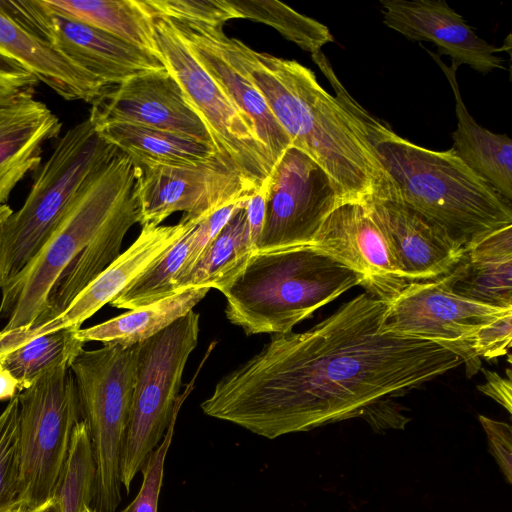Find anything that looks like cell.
<instances>
[{
	"mask_svg": "<svg viewBox=\"0 0 512 512\" xmlns=\"http://www.w3.org/2000/svg\"><path fill=\"white\" fill-rule=\"evenodd\" d=\"M387 302L365 292L311 329L273 334L222 377L203 412L275 439L356 417L368 419L462 364L435 343L381 329Z\"/></svg>",
	"mask_w": 512,
	"mask_h": 512,
	"instance_id": "1",
	"label": "cell"
},
{
	"mask_svg": "<svg viewBox=\"0 0 512 512\" xmlns=\"http://www.w3.org/2000/svg\"><path fill=\"white\" fill-rule=\"evenodd\" d=\"M215 36L231 64L243 73L294 146L329 175L344 203L393 198V186L366 136L365 126L319 84L312 70L295 60L254 51L228 37Z\"/></svg>",
	"mask_w": 512,
	"mask_h": 512,
	"instance_id": "2",
	"label": "cell"
},
{
	"mask_svg": "<svg viewBox=\"0 0 512 512\" xmlns=\"http://www.w3.org/2000/svg\"><path fill=\"white\" fill-rule=\"evenodd\" d=\"M366 136L392 186L393 198L441 228L464 249L512 225L511 202L451 148L434 151L398 136L372 117Z\"/></svg>",
	"mask_w": 512,
	"mask_h": 512,
	"instance_id": "3",
	"label": "cell"
},
{
	"mask_svg": "<svg viewBox=\"0 0 512 512\" xmlns=\"http://www.w3.org/2000/svg\"><path fill=\"white\" fill-rule=\"evenodd\" d=\"M361 277L311 247L255 252L221 291L225 315L246 335L284 334L350 288Z\"/></svg>",
	"mask_w": 512,
	"mask_h": 512,
	"instance_id": "4",
	"label": "cell"
},
{
	"mask_svg": "<svg viewBox=\"0 0 512 512\" xmlns=\"http://www.w3.org/2000/svg\"><path fill=\"white\" fill-rule=\"evenodd\" d=\"M135 198L133 162L119 151L84 180L36 257L0 288L1 331L28 328L65 267Z\"/></svg>",
	"mask_w": 512,
	"mask_h": 512,
	"instance_id": "5",
	"label": "cell"
},
{
	"mask_svg": "<svg viewBox=\"0 0 512 512\" xmlns=\"http://www.w3.org/2000/svg\"><path fill=\"white\" fill-rule=\"evenodd\" d=\"M119 151L88 118L58 140L23 206L0 221V288L36 257L84 180Z\"/></svg>",
	"mask_w": 512,
	"mask_h": 512,
	"instance_id": "6",
	"label": "cell"
},
{
	"mask_svg": "<svg viewBox=\"0 0 512 512\" xmlns=\"http://www.w3.org/2000/svg\"><path fill=\"white\" fill-rule=\"evenodd\" d=\"M138 344L82 349L70 364L96 467L93 507L115 512L121 501L120 462L129 423Z\"/></svg>",
	"mask_w": 512,
	"mask_h": 512,
	"instance_id": "7",
	"label": "cell"
},
{
	"mask_svg": "<svg viewBox=\"0 0 512 512\" xmlns=\"http://www.w3.org/2000/svg\"><path fill=\"white\" fill-rule=\"evenodd\" d=\"M198 336L199 314L192 310L138 344L137 379L120 462L121 484L127 493L193 388L179 395Z\"/></svg>",
	"mask_w": 512,
	"mask_h": 512,
	"instance_id": "8",
	"label": "cell"
},
{
	"mask_svg": "<svg viewBox=\"0 0 512 512\" xmlns=\"http://www.w3.org/2000/svg\"><path fill=\"white\" fill-rule=\"evenodd\" d=\"M148 14L158 57L205 123L217 155L236 170L254 194L266 185L276 164L252 122L198 63L172 22L165 16Z\"/></svg>",
	"mask_w": 512,
	"mask_h": 512,
	"instance_id": "9",
	"label": "cell"
},
{
	"mask_svg": "<svg viewBox=\"0 0 512 512\" xmlns=\"http://www.w3.org/2000/svg\"><path fill=\"white\" fill-rule=\"evenodd\" d=\"M18 397V501L37 508L52 499L74 427L82 420L70 365L46 370Z\"/></svg>",
	"mask_w": 512,
	"mask_h": 512,
	"instance_id": "10",
	"label": "cell"
},
{
	"mask_svg": "<svg viewBox=\"0 0 512 512\" xmlns=\"http://www.w3.org/2000/svg\"><path fill=\"white\" fill-rule=\"evenodd\" d=\"M512 309L494 307L465 298L452 289L446 275L409 282L387 302L383 331L429 341L458 355L467 377L482 368L472 343L480 327Z\"/></svg>",
	"mask_w": 512,
	"mask_h": 512,
	"instance_id": "11",
	"label": "cell"
},
{
	"mask_svg": "<svg viewBox=\"0 0 512 512\" xmlns=\"http://www.w3.org/2000/svg\"><path fill=\"white\" fill-rule=\"evenodd\" d=\"M342 204L333 181L309 155L290 146L266 183V213L256 252L310 247Z\"/></svg>",
	"mask_w": 512,
	"mask_h": 512,
	"instance_id": "12",
	"label": "cell"
},
{
	"mask_svg": "<svg viewBox=\"0 0 512 512\" xmlns=\"http://www.w3.org/2000/svg\"><path fill=\"white\" fill-rule=\"evenodd\" d=\"M142 227L160 225L174 212L205 218L253 193L218 155L196 164L169 165L131 160Z\"/></svg>",
	"mask_w": 512,
	"mask_h": 512,
	"instance_id": "13",
	"label": "cell"
},
{
	"mask_svg": "<svg viewBox=\"0 0 512 512\" xmlns=\"http://www.w3.org/2000/svg\"><path fill=\"white\" fill-rule=\"evenodd\" d=\"M27 30L102 83L116 85L138 74L165 69L160 58L93 26L59 16L42 0H0Z\"/></svg>",
	"mask_w": 512,
	"mask_h": 512,
	"instance_id": "14",
	"label": "cell"
},
{
	"mask_svg": "<svg viewBox=\"0 0 512 512\" xmlns=\"http://www.w3.org/2000/svg\"><path fill=\"white\" fill-rule=\"evenodd\" d=\"M88 119L95 129L111 123H131L212 143L205 123L166 68L105 86L91 102Z\"/></svg>",
	"mask_w": 512,
	"mask_h": 512,
	"instance_id": "15",
	"label": "cell"
},
{
	"mask_svg": "<svg viewBox=\"0 0 512 512\" xmlns=\"http://www.w3.org/2000/svg\"><path fill=\"white\" fill-rule=\"evenodd\" d=\"M311 248L345 265L367 293L389 302L408 284L376 219L372 203H344L323 222Z\"/></svg>",
	"mask_w": 512,
	"mask_h": 512,
	"instance_id": "16",
	"label": "cell"
},
{
	"mask_svg": "<svg viewBox=\"0 0 512 512\" xmlns=\"http://www.w3.org/2000/svg\"><path fill=\"white\" fill-rule=\"evenodd\" d=\"M383 22L412 41L434 43L440 55L458 68L467 65L486 74L503 69L497 48L480 38L466 20L443 0H382Z\"/></svg>",
	"mask_w": 512,
	"mask_h": 512,
	"instance_id": "17",
	"label": "cell"
},
{
	"mask_svg": "<svg viewBox=\"0 0 512 512\" xmlns=\"http://www.w3.org/2000/svg\"><path fill=\"white\" fill-rule=\"evenodd\" d=\"M206 218V217H205ZM204 218L183 215L175 225L142 227L137 239L71 302L55 319L33 329L19 332L21 342L61 329H80L84 321L149 269L160 256L192 226Z\"/></svg>",
	"mask_w": 512,
	"mask_h": 512,
	"instance_id": "18",
	"label": "cell"
},
{
	"mask_svg": "<svg viewBox=\"0 0 512 512\" xmlns=\"http://www.w3.org/2000/svg\"><path fill=\"white\" fill-rule=\"evenodd\" d=\"M371 203L397 266L408 283L444 276L461 259L465 249L415 210L395 200Z\"/></svg>",
	"mask_w": 512,
	"mask_h": 512,
	"instance_id": "19",
	"label": "cell"
},
{
	"mask_svg": "<svg viewBox=\"0 0 512 512\" xmlns=\"http://www.w3.org/2000/svg\"><path fill=\"white\" fill-rule=\"evenodd\" d=\"M62 123L33 88L0 91V205L42 159L44 144L57 138Z\"/></svg>",
	"mask_w": 512,
	"mask_h": 512,
	"instance_id": "20",
	"label": "cell"
},
{
	"mask_svg": "<svg viewBox=\"0 0 512 512\" xmlns=\"http://www.w3.org/2000/svg\"><path fill=\"white\" fill-rule=\"evenodd\" d=\"M167 18L188 44L198 63L250 119L258 138L276 164L291 146V140L273 116L262 94L225 56L215 36L216 25Z\"/></svg>",
	"mask_w": 512,
	"mask_h": 512,
	"instance_id": "21",
	"label": "cell"
},
{
	"mask_svg": "<svg viewBox=\"0 0 512 512\" xmlns=\"http://www.w3.org/2000/svg\"><path fill=\"white\" fill-rule=\"evenodd\" d=\"M0 52L68 101L92 102L106 86L16 21L0 6Z\"/></svg>",
	"mask_w": 512,
	"mask_h": 512,
	"instance_id": "22",
	"label": "cell"
},
{
	"mask_svg": "<svg viewBox=\"0 0 512 512\" xmlns=\"http://www.w3.org/2000/svg\"><path fill=\"white\" fill-rule=\"evenodd\" d=\"M452 289L470 300L512 309V225L465 249L447 273Z\"/></svg>",
	"mask_w": 512,
	"mask_h": 512,
	"instance_id": "23",
	"label": "cell"
},
{
	"mask_svg": "<svg viewBox=\"0 0 512 512\" xmlns=\"http://www.w3.org/2000/svg\"><path fill=\"white\" fill-rule=\"evenodd\" d=\"M140 221L137 197L62 271L51 287L33 323L37 328L61 315L76 296L94 281L119 255L128 230Z\"/></svg>",
	"mask_w": 512,
	"mask_h": 512,
	"instance_id": "24",
	"label": "cell"
},
{
	"mask_svg": "<svg viewBox=\"0 0 512 512\" xmlns=\"http://www.w3.org/2000/svg\"><path fill=\"white\" fill-rule=\"evenodd\" d=\"M445 74L455 99L457 129L453 132L456 155L486 180L499 194L512 200V140L477 124L469 114L456 79L457 69L447 66L440 56L427 50Z\"/></svg>",
	"mask_w": 512,
	"mask_h": 512,
	"instance_id": "25",
	"label": "cell"
},
{
	"mask_svg": "<svg viewBox=\"0 0 512 512\" xmlns=\"http://www.w3.org/2000/svg\"><path fill=\"white\" fill-rule=\"evenodd\" d=\"M209 290L207 287L185 289L95 326L80 328L76 336L84 343L101 342L103 345L121 346L139 344L192 311Z\"/></svg>",
	"mask_w": 512,
	"mask_h": 512,
	"instance_id": "26",
	"label": "cell"
},
{
	"mask_svg": "<svg viewBox=\"0 0 512 512\" xmlns=\"http://www.w3.org/2000/svg\"><path fill=\"white\" fill-rule=\"evenodd\" d=\"M95 130L134 161L183 165L203 162L217 155L210 142L163 129L111 123Z\"/></svg>",
	"mask_w": 512,
	"mask_h": 512,
	"instance_id": "27",
	"label": "cell"
},
{
	"mask_svg": "<svg viewBox=\"0 0 512 512\" xmlns=\"http://www.w3.org/2000/svg\"><path fill=\"white\" fill-rule=\"evenodd\" d=\"M245 205L246 202L206 246L189 273L174 283V294L193 287L215 288L221 292L243 270L255 253Z\"/></svg>",
	"mask_w": 512,
	"mask_h": 512,
	"instance_id": "28",
	"label": "cell"
},
{
	"mask_svg": "<svg viewBox=\"0 0 512 512\" xmlns=\"http://www.w3.org/2000/svg\"><path fill=\"white\" fill-rule=\"evenodd\" d=\"M42 3L59 16L93 26L157 55L151 16L140 0H42Z\"/></svg>",
	"mask_w": 512,
	"mask_h": 512,
	"instance_id": "29",
	"label": "cell"
},
{
	"mask_svg": "<svg viewBox=\"0 0 512 512\" xmlns=\"http://www.w3.org/2000/svg\"><path fill=\"white\" fill-rule=\"evenodd\" d=\"M77 330L67 328L40 335L1 354L0 372L16 383L18 393L27 389L46 370L64 363L70 365L84 349Z\"/></svg>",
	"mask_w": 512,
	"mask_h": 512,
	"instance_id": "30",
	"label": "cell"
},
{
	"mask_svg": "<svg viewBox=\"0 0 512 512\" xmlns=\"http://www.w3.org/2000/svg\"><path fill=\"white\" fill-rule=\"evenodd\" d=\"M96 467L88 428L83 420L74 427L69 451L53 492L60 512H85L94 497Z\"/></svg>",
	"mask_w": 512,
	"mask_h": 512,
	"instance_id": "31",
	"label": "cell"
},
{
	"mask_svg": "<svg viewBox=\"0 0 512 512\" xmlns=\"http://www.w3.org/2000/svg\"><path fill=\"white\" fill-rule=\"evenodd\" d=\"M240 18L261 22L275 28L284 38L311 55L333 42L328 27L275 0H229Z\"/></svg>",
	"mask_w": 512,
	"mask_h": 512,
	"instance_id": "32",
	"label": "cell"
},
{
	"mask_svg": "<svg viewBox=\"0 0 512 512\" xmlns=\"http://www.w3.org/2000/svg\"><path fill=\"white\" fill-rule=\"evenodd\" d=\"M198 224L186 231L149 269L111 301L110 305L118 309L133 310L173 295V282L189 255Z\"/></svg>",
	"mask_w": 512,
	"mask_h": 512,
	"instance_id": "33",
	"label": "cell"
},
{
	"mask_svg": "<svg viewBox=\"0 0 512 512\" xmlns=\"http://www.w3.org/2000/svg\"><path fill=\"white\" fill-rule=\"evenodd\" d=\"M19 397L0 414V512L18 501L20 481Z\"/></svg>",
	"mask_w": 512,
	"mask_h": 512,
	"instance_id": "34",
	"label": "cell"
},
{
	"mask_svg": "<svg viewBox=\"0 0 512 512\" xmlns=\"http://www.w3.org/2000/svg\"><path fill=\"white\" fill-rule=\"evenodd\" d=\"M141 4L150 14L222 27L240 18L229 0H143Z\"/></svg>",
	"mask_w": 512,
	"mask_h": 512,
	"instance_id": "35",
	"label": "cell"
},
{
	"mask_svg": "<svg viewBox=\"0 0 512 512\" xmlns=\"http://www.w3.org/2000/svg\"><path fill=\"white\" fill-rule=\"evenodd\" d=\"M177 412L160 444L148 455L141 467L143 482L136 498L120 512H157L162 486L164 463L172 442Z\"/></svg>",
	"mask_w": 512,
	"mask_h": 512,
	"instance_id": "36",
	"label": "cell"
},
{
	"mask_svg": "<svg viewBox=\"0 0 512 512\" xmlns=\"http://www.w3.org/2000/svg\"><path fill=\"white\" fill-rule=\"evenodd\" d=\"M511 340L512 312H508L480 327L472 347L480 359L493 360L508 353Z\"/></svg>",
	"mask_w": 512,
	"mask_h": 512,
	"instance_id": "37",
	"label": "cell"
},
{
	"mask_svg": "<svg viewBox=\"0 0 512 512\" xmlns=\"http://www.w3.org/2000/svg\"><path fill=\"white\" fill-rule=\"evenodd\" d=\"M479 422L485 432L488 449L505 480L512 483V427L510 424L478 416Z\"/></svg>",
	"mask_w": 512,
	"mask_h": 512,
	"instance_id": "38",
	"label": "cell"
},
{
	"mask_svg": "<svg viewBox=\"0 0 512 512\" xmlns=\"http://www.w3.org/2000/svg\"><path fill=\"white\" fill-rule=\"evenodd\" d=\"M36 77L19 62L0 52V91L34 88Z\"/></svg>",
	"mask_w": 512,
	"mask_h": 512,
	"instance_id": "39",
	"label": "cell"
},
{
	"mask_svg": "<svg viewBox=\"0 0 512 512\" xmlns=\"http://www.w3.org/2000/svg\"><path fill=\"white\" fill-rule=\"evenodd\" d=\"M245 210L250 242L256 252L257 243L261 236L265 221L266 185L261 187L248 198Z\"/></svg>",
	"mask_w": 512,
	"mask_h": 512,
	"instance_id": "40",
	"label": "cell"
},
{
	"mask_svg": "<svg viewBox=\"0 0 512 512\" xmlns=\"http://www.w3.org/2000/svg\"><path fill=\"white\" fill-rule=\"evenodd\" d=\"M485 376V383L477 388L502 405L510 414L512 413V383L511 375L504 378L496 372L481 368Z\"/></svg>",
	"mask_w": 512,
	"mask_h": 512,
	"instance_id": "41",
	"label": "cell"
},
{
	"mask_svg": "<svg viewBox=\"0 0 512 512\" xmlns=\"http://www.w3.org/2000/svg\"><path fill=\"white\" fill-rule=\"evenodd\" d=\"M17 394L16 383L8 375L0 372V400H10Z\"/></svg>",
	"mask_w": 512,
	"mask_h": 512,
	"instance_id": "42",
	"label": "cell"
},
{
	"mask_svg": "<svg viewBox=\"0 0 512 512\" xmlns=\"http://www.w3.org/2000/svg\"><path fill=\"white\" fill-rule=\"evenodd\" d=\"M44 505L37 507V508H32L22 501H17L16 503H14L12 506H10L8 509L4 510L3 512H39L44 507Z\"/></svg>",
	"mask_w": 512,
	"mask_h": 512,
	"instance_id": "43",
	"label": "cell"
},
{
	"mask_svg": "<svg viewBox=\"0 0 512 512\" xmlns=\"http://www.w3.org/2000/svg\"><path fill=\"white\" fill-rule=\"evenodd\" d=\"M39 512H60L55 500L50 499Z\"/></svg>",
	"mask_w": 512,
	"mask_h": 512,
	"instance_id": "44",
	"label": "cell"
},
{
	"mask_svg": "<svg viewBox=\"0 0 512 512\" xmlns=\"http://www.w3.org/2000/svg\"><path fill=\"white\" fill-rule=\"evenodd\" d=\"M12 211L13 210L8 205H0V221L5 219L10 213H12Z\"/></svg>",
	"mask_w": 512,
	"mask_h": 512,
	"instance_id": "45",
	"label": "cell"
},
{
	"mask_svg": "<svg viewBox=\"0 0 512 512\" xmlns=\"http://www.w3.org/2000/svg\"><path fill=\"white\" fill-rule=\"evenodd\" d=\"M85 512H97V511H95V510H94V509H92V508H88Z\"/></svg>",
	"mask_w": 512,
	"mask_h": 512,
	"instance_id": "46",
	"label": "cell"
}]
</instances>
